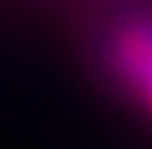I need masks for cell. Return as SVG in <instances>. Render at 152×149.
<instances>
[{
	"label": "cell",
	"instance_id": "obj_1",
	"mask_svg": "<svg viewBox=\"0 0 152 149\" xmlns=\"http://www.w3.org/2000/svg\"><path fill=\"white\" fill-rule=\"evenodd\" d=\"M116 70L152 104V21H137L125 28L113 49Z\"/></svg>",
	"mask_w": 152,
	"mask_h": 149
}]
</instances>
